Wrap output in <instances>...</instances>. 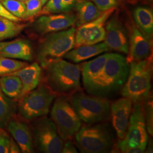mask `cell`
<instances>
[{"mask_svg": "<svg viewBox=\"0 0 153 153\" xmlns=\"http://www.w3.org/2000/svg\"><path fill=\"white\" fill-rule=\"evenodd\" d=\"M153 141L152 140H150L149 143H147L146 147V153H153Z\"/></svg>", "mask_w": 153, "mask_h": 153, "instance_id": "8d00e7d4", "label": "cell"}, {"mask_svg": "<svg viewBox=\"0 0 153 153\" xmlns=\"http://www.w3.org/2000/svg\"><path fill=\"white\" fill-rule=\"evenodd\" d=\"M134 23L142 32L152 36L153 33V10L147 6H137L133 11Z\"/></svg>", "mask_w": 153, "mask_h": 153, "instance_id": "7402d4cb", "label": "cell"}, {"mask_svg": "<svg viewBox=\"0 0 153 153\" xmlns=\"http://www.w3.org/2000/svg\"><path fill=\"white\" fill-rule=\"evenodd\" d=\"M76 7L77 16L75 24H76L77 27L96 19L103 13L94 4L88 0L78 1L76 4Z\"/></svg>", "mask_w": 153, "mask_h": 153, "instance_id": "44dd1931", "label": "cell"}, {"mask_svg": "<svg viewBox=\"0 0 153 153\" xmlns=\"http://www.w3.org/2000/svg\"><path fill=\"white\" fill-rule=\"evenodd\" d=\"M27 26V24L14 22L0 16V42L16 37Z\"/></svg>", "mask_w": 153, "mask_h": 153, "instance_id": "cb8c5ba5", "label": "cell"}, {"mask_svg": "<svg viewBox=\"0 0 153 153\" xmlns=\"http://www.w3.org/2000/svg\"><path fill=\"white\" fill-rule=\"evenodd\" d=\"M75 138L81 153H109L114 145L115 134L109 124L101 122L81 126Z\"/></svg>", "mask_w": 153, "mask_h": 153, "instance_id": "3957f363", "label": "cell"}, {"mask_svg": "<svg viewBox=\"0 0 153 153\" xmlns=\"http://www.w3.org/2000/svg\"><path fill=\"white\" fill-rule=\"evenodd\" d=\"M0 56L14 59L31 61L33 59L31 42L24 39L10 42H0Z\"/></svg>", "mask_w": 153, "mask_h": 153, "instance_id": "e0dca14e", "label": "cell"}, {"mask_svg": "<svg viewBox=\"0 0 153 153\" xmlns=\"http://www.w3.org/2000/svg\"><path fill=\"white\" fill-rule=\"evenodd\" d=\"M129 64L124 56L110 53L100 76L88 94L107 98L121 90L128 78Z\"/></svg>", "mask_w": 153, "mask_h": 153, "instance_id": "6da1fadb", "label": "cell"}, {"mask_svg": "<svg viewBox=\"0 0 153 153\" xmlns=\"http://www.w3.org/2000/svg\"><path fill=\"white\" fill-rule=\"evenodd\" d=\"M78 1V0H61L64 12H67L71 10L76 5Z\"/></svg>", "mask_w": 153, "mask_h": 153, "instance_id": "e575fe53", "label": "cell"}, {"mask_svg": "<svg viewBox=\"0 0 153 153\" xmlns=\"http://www.w3.org/2000/svg\"><path fill=\"white\" fill-rule=\"evenodd\" d=\"M57 94L46 83L39 84L35 89L18 99L16 107L19 115L27 121L46 116Z\"/></svg>", "mask_w": 153, "mask_h": 153, "instance_id": "52a82bcc", "label": "cell"}, {"mask_svg": "<svg viewBox=\"0 0 153 153\" xmlns=\"http://www.w3.org/2000/svg\"><path fill=\"white\" fill-rule=\"evenodd\" d=\"M26 10L24 19L28 20L37 16L41 11L43 5L40 0H26L25 1Z\"/></svg>", "mask_w": 153, "mask_h": 153, "instance_id": "f1b7e54d", "label": "cell"}, {"mask_svg": "<svg viewBox=\"0 0 153 153\" xmlns=\"http://www.w3.org/2000/svg\"><path fill=\"white\" fill-rule=\"evenodd\" d=\"M110 51L105 42L93 45H83L69 51L64 58L75 63H78Z\"/></svg>", "mask_w": 153, "mask_h": 153, "instance_id": "ffe728a7", "label": "cell"}, {"mask_svg": "<svg viewBox=\"0 0 153 153\" xmlns=\"http://www.w3.org/2000/svg\"><path fill=\"white\" fill-rule=\"evenodd\" d=\"M11 137L4 128H0V153H9Z\"/></svg>", "mask_w": 153, "mask_h": 153, "instance_id": "4dcf8cb0", "label": "cell"}, {"mask_svg": "<svg viewBox=\"0 0 153 153\" xmlns=\"http://www.w3.org/2000/svg\"><path fill=\"white\" fill-rule=\"evenodd\" d=\"M143 104L145 120L148 133L152 136L153 134V101L148 98Z\"/></svg>", "mask_w": 153, "mask_h": 153, "instance_id": "83f0119b", "label": "cell"}, {"mask_svg": "<svg viewBox=\"0 0 153 153\" xmlns=\"http://www.w3.org/2000/svg\"><path fill=\"white\" fill-rule=\"evenodd\" d=\"M129 64V74L121 88V95L131 99L133 103H142L149 97L150 93L152 76L151 56L146 59Z\"/></svg>", "mask_w": 153, "mask_h": 153, "instance_id": "7a4b0ae2", "label": "cell"}, {"mask_svg": "<svg viewBox=\"0 0 153 153\" xmlns=\"http://www.w3.org/2000/svg\"><path fill=\"white\" fill-rule=\"evenodd\" d=\"M131 99L126 97L114 101L110 106L111 116L114 129L118 138L123 139L127 131L133 108Z\"/></svg>", "mask_w": 153, "mask_h": 153, "instance_id": "9a60e30c", "label": "cell"}, {"mask_svg": "<svg viewBox=\"0 0 153 153\" xmlns=\"http://www.w3.org/2000/svg\"><path fill=\"white\" fill-rule=\"evenodd\" d=\"M9 153H21V149L19 148V145L16 143V141L14 140L13 137H11V141L9 146Z\"/></svg>", "mask_w": 153, "mask_h": 153, "instance_id": "d590c367", "label": "cell"}, {"mask_svg": "<svg viewBox=\"0 0 153 153\" xmlns=\"http://www.w3.org/2000/svg\"><path fill=\"white\" fill-rule=\"evenodd\" d=\"M62 153H76L78 151L74 143L71 142V140H66L64 143L63 147L61 152Z\"/></svg>", "mask_w": 153, "mask_h": 153, "instance_id": "836d02e7", "label": "cell"}, {"mask_svg": "<svg viewBox=\"0 0 153 153\" xmlns=\"http://www.w3.org/2000/svg\"><path fill=\"white\" fill-rule=\"evenodd\" d=\"M51 116L64 141L73 139L82 126L81 119L65 95L56 98Z\"/></svg>", "mask_w": 153, "mask_h": 153, "instance_id": "9c48e42d", "label": "cell"}, {"mask_svg": "<svg viewBox=\"0 0 153 153\" xmlns=\"http://www.w3.org/2000/svg\"><path fill=\"white\" fill-rule=\"evenodd\" d=\"M38 15H47L64 12L61 0H48Z\"/></svg>", "mask_w": 153, "mask_h": 153, "instance_id": "f546056e", "label": "cell"}, {"mask_svg": "<svg viewBox=\"0 0 153 153\" xmlns=\"http://www.w3.org/2000/svg\"><path fill=\"white\" fill-rule=\"evenodd\" d=\"M27 65L26 62L0 56V76L9 75Z\"/></svg>", "mask_w": 153, "mask_h": 153, "instance_id": "484cf974", "label": "cell"}, {"mask_svg": "<svg viewBox=\"0 0 153 153\" xmlns=\"http://www.w3.org/2000/svg\"><path fill=\"white\" fill-rule=\"evenodd\" d=\"M33 123L34 145L39 152L61 153L64 141L59 136L54 122L45 116L36 119Z\"/></svg>", "mask_w": 153, "mask_h": 153, "instance_id": "30bf717a", "label": "cell"}, {"mask_svg": "<svg viewBox=\"0 0 153 153\" xmlns=\"http://www.w3.org/2000/svg\"><path fill=\"white\" fill-rule=\"evenodd\" d=\"M0 16L5 17L14 22H19L21 21V19L13 16L9 11H8L6 9L5 7L2 5L1 1H0Z\"/></svg>", "mask_w": 153, "mask_h": 153, "instance_id": "d6a6232c", "label": "cell"}, {"mask_svg": "<svg viewBox=\"0 0 153 153\" xmlns=\"http://www.w3.org/2000/svg\"><path fill=\"white\" fill-rule=\"evenodd\" d=\"M69 100L81 120L86 124L104 122L111 116V104L106 98L76 91L72 93Z\"/></svg>", "mask_w": 153, "mask_h": 153, "instance_id": "8992f818", "label": "cell"}, {"mask_svg": "<svg viewBox=\"0 0 153 153\" xmlns=\"http://www.w3.org/2000/svg\"><path fill=\"white\" fill-rule=\"evenodd\" d=\"M110 53L100 55L92 60L86 62L82 68V82L86 91L88 93L100 76Z\"/></svg>", "mask_w": 153, "mask_h": 153, "instance_id": "ac0fdd59", "label": "cell"}, {"mask_svg": "<svg viewBox=\"0 0 153 153\" xmlns=\"http://www.w3.org/2000/svg\"><path fill=\"white\" fill-rule=\"evenodd\" d=\"M76 29L66 30L49 33L40 42L37 50V59L43 69L57 61L62 59L74 48Z\"/></svg>", "mask_w": 153, "mask_h": 153, "instance_id": "5b68a950", "label": "cell"}, {"mask_svg": "<svg viewBox=\"0 0 153 153\" xmlns=\"http://www.w3.org/2000/svg\"><path fill=\"white\" fill-rule=\"evenodd\" d=\"M6 128L21 149V153L35 152V145L31 129L25 121L14 116Z\"/></svg>", "mask_w": 153, "mask_h": 153, "instance_id": "2e32d148", "label": "cell"}, {"mask_svg": "<svg viewBox=\"0 0 153 153\" xmlns=\"http://www.w3.org/2000/svg\"><path fill=\"white\" fill-rule=\"evenodd\" d=\"M115 8L103 11L100 16L91 22L78 27L75 33L74 48L83 45H93L102 42L105 39V25Z\"/></svg>", "mask_w": 153, "mask_h": 153, "instance_id": "8fae6325", "label": "cell"}, {"mask_svg": "<svg viewBox=\"0 0 153 153\" xmlns=\"http://www.w3.org/2000/svg\"><path fill=\"white\" fill-rule=\"evenodd\" d=\"M16 103L0 92V128H6L9 121L16 115Z\"/></svg>", "mask_w": 153, "mask_h": 153, "instance_id": "d4e9b609", "label": "cell"}, {"mask_svg": "<svg viewBox=\"0 0 153 153\" xmlns=\"http://www.w3.org/2000/svg\"><path fill=\"white\" fill-rule=\"evenodd\" d=\"M41 1V2H42V5L43 6H44L46 3H47V2L48 1V0H40Z\"/></svg>", "mask_w": 153, "mask_h": 153, "instance_id": "74e56055", "label": "cell"}, {"mask_svg": "<svg viewBox=\"0 0 153 153\" xmlns=\"http://www.w3.org/2000/svg\"><path fill=\"white\" fill-rule=\"evenodd\" d=\"M18 1H23V2H25V1H26V0H18Z\"/></svg>", "mask_w": 153, "mask_h": 153, "instance_id": "f35d334b", "label": "cell"}, {"mask_svg": "<svg viewBox=\"0 0 153 153\" xmlns=\"http://www.w3.org/2000/svg\"><path fill=\"white\" fill-rule=\"evenodd\" d=\"M104 42L110 50L128 54L129 37L126 28L120 19L114 16L105 25Z\"/></svg>", "mask_w": 153, "mask_h": 153, "instance_id": "4fadbf2b", "label": "cell"}, {"mask_svg": "<svg viewBox=\"0 0 153 153\" xmlns=\"http://www.w3.org/2000/svg\"><path fill=\"white\" fill-rule=\"evenodd\" d=\"M45 70V82L57 95H66L81 88V68L63 59L54 62Z\"/></svg>", "mask_w": 153, "mask_h": 153, "instance_id": "277c9868", "label": "cell"}, {"mask_svg": "<svg viewBox=\"0 0 153 153\" xmlns=\"http://www.w3.org/2000/svg\"><path fill=\"white\" fill-rule=\"evenodd\" d=\"M2 5L13 16L24 19L26 10L25 2L18 0H2Z\"/></svg>", "mask_w": 153, "mask_h": 153, "instance_id": "4316f807", "label": "cell"}, {"mask_svg": "<svg viewBox=\"0 0 153 153\" xmlns=\"http://www.w3.org/2000/svg\"><path fill=\"white\" fill-rule=\"evenodd\" d=\"M0 92H1V88H0Z\"/></svg>", "mask_w": 153, "mask_h": 153, "instance_id": "ab89813d", "label": "cell"}, {"mask_svg": "<svg viewBox=\"0 0 153 153\" xmlns=\"http://www.w3.org/2000/svg\"><path fill=\"white\" fill-rule=\"evenodd\" d=\"M129 37V49L126 60L132 61L142 60L150 56L152 51L151 36L148 35L131 23L127 30Z\"/></svg>", "mask_w": 153, "mask_h": 153, "instance_id": "7c38bea8", "label": "cell"}, {"mask_svg": "<svg viewBox=\"0 0 153 153\" xmlns=\"http://www.w3.org/2000/svg\"><path fill=\"white\" fill-rule=\"evenodd\" d=\"M148 142L143 104L134 103L126 135L117 142V147L122 153H143Z\"/></svg>", "mask_w": 153, "mask_h": 153, "instance_id": "ba28073f", "label": "cell"}, {"mask_svg": "<svg viewBox=\"0 0 153 153\" xmlns=\"http://www.w3.org/2000/svg\"><path fill=\"white\" fill-rule=\"evenodd\" d=\"M76 22V16L71 13L43 15L33 23V31L40 36L66 30Z\"/></svg>", "mask_w": 153, "mask_h": 153, "instance_id": "5bb4252c", "label": "cell"}, {"mask_svg": "<svg viewBox=\"0 0 153 153\" xmlns=\"http://www.w3.org/2000/svg\"><path fill=\"white\" fill-rule=\"evenodd\" d=\"M2 1V0H0V1Z\"/></svg>", "mask_w": 153, "mask_h": 153, "instance_id": "b9f144b4", "label": "cell"}, {"mask_svg": "<svg viewBox=\"0 0 153 153\" xmlns=\"http://www.w3.org/2000/svg\"><path fill=\"white\" fill-rule=\"evenodd\" d=\"M0 88L1 91L11 99H18L22 95V82L16 76L9 74L1 76Z\"/></svg>", "mask_w": 153, "mask_h": 153, "instance_id": "603a6c76", "label": "cell"}, {"mask_svg": "<svg viewBox=\"0 0 153 153\" xmlns=\"http://www.w3.org/2000/svg\"><path fill=\"white\" fill-rule=\"evenodd\" d=\"M10 74L18 76L21 79L22 83V97L25 94L35 89L40 84L42 69L38 63L33 62Z\"/></svg>", "mask_w": 153, "mask_h": 153, "instance_id": "d6986e66", "label": "cell"}, {"mask_svg": "<svg viewBox=\"0 0 153 153\" xmlns=\"http://www.w3.org/2000/svg\"><path fill=\"white\" fill-rule=\"evenodd\" d=\"M95 5L100 11H105L118 5L119 0H93Z\"/></svg>", "mask_w": 153, "mask_h": 153, "instance_id": "1f68e13d", "label": "cell"}, {"mask_svg": "<svg viewBox=\"0 0 153 153\" xmlns=\"http://www.w3.org/2000/svg\"><path fill=\"white\" fill-rule=\"evenodd\" d=\"M149 1H152V0H149Z\"/></svg>", "mask_w": 153, "mask_h": 153, "instance_id": "60d3db41", "label": "cell"}]
</instances>
